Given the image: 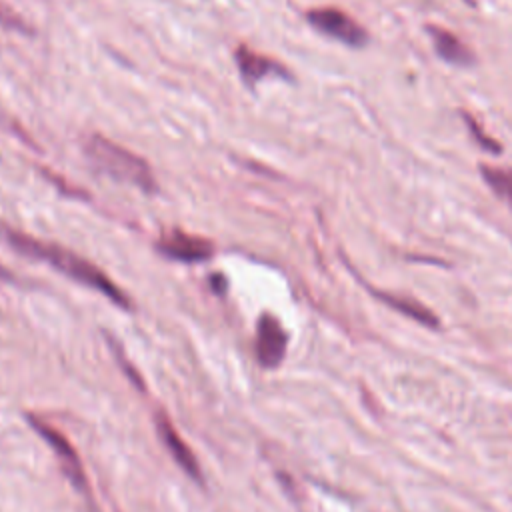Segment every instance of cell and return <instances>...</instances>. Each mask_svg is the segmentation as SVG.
<instances>
[{
  "label": "cell",
  "instance_id": "1",
  "mask_svg": "<svg viewBox=\"0 0 512 512\" xmlns=\"http://www.w3.org/2000/svg\"><path fill=\"white\" fill-rule=\"evenodd\" d=\"M2 234L12 244V248L18 250L20 254H26L30 258H38V260H46L50 266H54L58 272L66 274L68 278L102 292L104 296H108L112 302H116L120 306H128L126 294L102 270H98L92 262L80 258L78 254H74L58 244L40 242L32 236H28L24 232H16L12 228H6Z\"/></svg>",
  "mask_w": 512,
  "mask_h": 512
},
{
  "label": "cell",
  "instance_id": "12",
  "mask_svg": "<svg viewBox=\"0 0 512 512\" xmlns=\"http://www.w3.org/2000/svg\"><path fill=\"white\" fill-rule=\"evenodd\" d=\"M0 26L8 28V30H20V32H28L30 28L26 26V22L20 18V14H16L8 4L0 2Z\"/></svg>",
  "mask_w": 512,
  "mask_h": 512
},
{
  "label": "cell",
  "instance_id": "6",
  "mask_svg": "<svg viewBox=\"0 0 512 512\" xmlns=\"http://www.w3.org/2000/svg\"><path fill=\"white\" fill-rule=\"evenodd\" d=\"M286 342L288 338L280 322L274 316L264 314L258 320V336H256V354L260 364L266 368L278 366L284 358Z\"/></svg>",
  "mask_w": 512,
  "mask_h": 512
},
{
  "label": "cell",
  "instance_id": "4",
  "mask_svg": "<svg viewBox=\"0 0 512 512\" xmlns=\"http://www.w3.org/2000/svg\"><path fill=\"white\" fill-rule=\"evenodd\" d=\"M32 428L46 440V444L54 450L58 462H60V468L62 472L66 474V478L72 482V486L86 494V488H88V482H86V476H84V470H82V464H80V458L76 454V450L70 446V442L54 428H50L46 422L34 418V416H28Z\"/></svg>",
  "mask_w": 512,
  "mask_h": 512
},
{
  "label": "cell",
  "instance_id": "8",
  "mask_svg": "<svg viewBox=\"0 0 512 512\" xmlns=\"http://www.w3.org/2000/svg\"><path fill=\"white\" fill-rule=\"evenodd\" d=\"M432 42H434V50L436 54L452 64V66H472L476 62V56L474 52L450 30L446 28H440V26H426Z\"/></svg>",
  "mask_w": 512,
  "mask_h": 512
},
{
  "label": "cell",
  "instance_id": "5",
  "mask_svg": "<svg viewBox=\"0 0 512 512\" xmlns=\"http://www.w3.org/2000/svg\"><path fill=\"white\" fill-rule=\"evenodd\" d=\"M158 250L174 260H180V262H200L214 254L212 242H208L206 238H200V236L186 234L182 230L166 232L158 240Z\"/></svg>",
  "mask_w": 512,
  "mask_h": 512
},
{
  "label": "cell",
  "instance_id": "10",
  "mask_svg": "<svg viewBox=\"0 0 512 512\" xmlns=\"http://www.w3.org/2000/svg\"><path fill=\"white\" fill-rule=\"evenodd\" d=\"M376 296H378L382 302H386L390 308L402 312V314L408 316V318L418 320V322L424 324V326H434V328L438 326L436 316H434L428 308H424L422 304H418V302H414V300H408V298H402V296H392V294H386V292H376Z\"/></svg>",
  "mask_w": 512,
  "mask_h": 512
},
{
  "label": "cell",
  "instance_id": "2",
  "mask_svg": "<svg viewBox=\"0 0 512 512\" xmlns=\"http://www.w3.org/2000/svg\"><path fill=\"white\" fill-rule=\"evenodd\" d=\"M82 148L90 164L112 180L136 186L146 194L156 192L158 186L152 168L142 156L134 154L132 150L112 142L102 134H90L84 140Z\"/></svg>",
  "mask_w": 512,
  "mask_h": 512
},
{
  "label": "cell",
  "instance_id": "7",
  "mask_svg": "<svg viewBox=\"0 0 512 512\" xmlns=\"http://www.w3.org/2000/svg\"><path fill=\"white\" fill-rule=\"evenodd\" d=\"M234 60H236L240 76L244 78V82L248 86H254L268 76H284V78L290 76L282 64H278L276 60H272L264 54L254 52L248 46H238L234 52Z\"/></svg>",
  "mask_w": 512,
  "mask_h": 512
},
{
  "label": "cell",
  "instance_id": "13",
  "mask_svg": "<svg viewBox=\"0 0 512 512\" xmlns=\"http://www.w3.org/2000/svg\"><path fill=\"white\" fill-rule=\"evenodd\" d=\"M464 118H466V122H468V126H470V132H472V134H474V138L482 144V148H486V150H488V152H492V154H496V152H500V150H502V148L498 146V142H494L492 138H488V136H486V134L476 126V122H474L468 114H464Z\"/></svg>",
  "mask_w": 512,
  "mask_h": 512
},
{
  "label": "cell",
  "instance_id": "11",
  "mask_svg": "<svg viewBox=\"0 0 512 512\" xmlns=\"http://www.w3.org/2000/svg\"><path fill=\"white\" fill-rule=\"evenodd\" d=\"M480 174H482L484 182L492 188V192L512 208V168H498V166L482 164Z\"/></svg>",
  "mask_w": 512,
  "mask_h": 512
},
{
  "label": "cell",
  "instance_id": "3",
  "mask_svg": "<svg viewBox=\"0 0 512 512\" xmlns=\"http://www.w3.org/2000/svg\"><path fill=\"white\" fill-rule=\"evenodd\" d=\"M306 22L320 34L334 38L350 48H364L368 44V32L346 12L324 6L306 12Z\"/></svg>",
  "mask_w": 512,
  "mask_h": 512
},
{
  "label": "cell",
  "instance_id": "9",
  "mask_svg": "<svg viewBox=\"0 0 512 512\" xmlns=\"http://www.w3.org/2000/svg\"><path fill=\"white\" fill-rule=\"evenodd\" d=\"M156 430H158V436L162 440V444L166 446V450L172 454L174 462L194 480H202L200 476V466L194 458V454L190 452V448L184 444V440H180V436L176 434V430L172 428L170 420H166L164 416H158L156 418Z\"/></svg>",
  "mask_w": 512,
  "mask_h": 512
}]
</instances>
